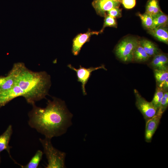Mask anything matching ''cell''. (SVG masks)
I'll return each instance as SVG.
<instances>
[{
  "label": "cell",
  "instance_id": "5bb4252c",
  "mask_svg": "<svg viewBox=\"0 0 168 168\" xmlns=\"http://www.w3.org/2000/svg\"><path fill=\"white\" fill-rule=\"evenodd\" d=\"M15 84V76L11 70L7 76L0 77V92L12 88Z\"/></svg>",
  "mask_w": 168,
  "mask_h": 168
},
{
  "label": "cell",
  "instance_id": "9c48e42d",
  "mask_svg": "<svg viewBox=\"0 0 168 168\" xmlns=\"http://www.w3.org/2000/svg\"><path fill=\"white\" fill-rule=\"evenodd\" d=\"M23 96V91L16 84L8 90L0 92V108L15 98Z\"/></svg>",
  "mask_w": 168,
  "mask_h": 168
},
{
  "label": "cell",
  "instance_id": "6da1fadb",
  "mask_svg": "<svg viewBox=\"0 0 168 168\" xmlns=\"http://www.w3.org/2000/svg\"><path fill=\"white\" fill-rule=\"evenodd\" d=\"M32 105L28 114V124L45 138L51 139L60 136L72 125V114L61 99L53 97L52 100H48L44 108L37 106L35 103Z\"/></svg>",
  "mask_w": 168,
  "mask_h": 168
},
{
  "label": "cell",
  "instance_id": "44dd1931",
  "mask_svg": "<svg viewBox=\"0 0 168 168\" xmlns=\"http://www.w3.org/2000/svg\"><path fill=\"white\" fill-rule=\"evenodd\" d=\"M140 17L143 26L148 30L152 29L153 17L151 15L146 13L141 14L139 13Z\"/></svg>",
  "mask_w": 168,
  "mask_h": 168
},
{
  "label": "cell",
  "instance_id": "277c9868",
  "mask_svg": "<svg viewBox=\"0 0 168 168\" xmlns=\"http://www.w3.org/2000/svg\"><path fill=\"white\" fill-rule=\"evenodd\" d=\"M139 42L137 38L132 37H127L123 39L115 48L116 57L124 63L132 62L133 54Z\"/></svg>",
  "mask_w": 168,
  "mask_h": 168
},
{
  "label": "cell",
  "instance_id": "83f0119b",
  "mask_svg": "<svg viewBox=\"0 0 168 168\" xmlns=\"http://www.w3.org/2000/svg\"><path fill=\"white\" fill-rule=\"evenodd\" d=\"M111 0L114 1V2H120L121 3V1H122V0Z\"/></svg>",
  "mask_w": 168,
  "mask_h": 168
},
{
  "label": "cell",
  "instance_id": "603a6c76",
  "mask_svg": "<svg viewBox=\"0 0 168 168\" xmlns=\"http://www.w3.org/2000/svg\"><path fill=\"white\" fill-rule=\"evenodd\" d=\"M115 18L109 15H106L105 16L103 27L99 33L102 32L106 27L109 26L116 28L117 27V23Z\"/></svg>",
  "mask_w": 168,
  "mask_h": 168
},
{
  "label": "cell",
  "instance_id": "2e32d148",
  "mask_svg": "<svg viewBox=\"0 0 168 168\" xmlns=\"http://www.w3.org/2000/svg\"><path fill=\"white\" fill-rule=\"evenodd\" d=\"M150 57L147 54L143 48L139 44L135 48L133 55V61L138 63L147 61Z\"/></svg>",
  "mask_w": 168,
  "mask_h": 168
},
{
  "label": "cell",
  "instance_id": "4fadbf2b",
  "mask_svg": "<svg viewBox=\"0 0 168 168\" xmlns=\"http://www.w3.org/2000/svg\"><path fill=\"white\" fill-rule=\"evenodd\" d=\"M148 33L159 41L168 44V30L167 26H160L148 30Z\"/></svg>",
  "mask_w": 168,
  "mask_h": 168
},
{
  "label": "cell",
  "instance_id": "ffe728a7",
  "mask_svg": "<svg viewBox=\"0 0 168 168\" xmlns=\"http://www.w3.org/2000/svg\"><path fill=\"white\" fill-rule=\"evenodd\" d=\"M165 91L161 88L156 86V89L152 100L151 101L158 111Z\"/></svg>",
  "mask_w": 168,
  "mask_h": 168
},
{
  "label": "cell",
  "instance_id": "e0dca14e",
  "mask_svg": "<svg viewBox=\"0 0 168 168\" xmlns=\"http://www.w3.org/2000/svg\"><path fill=\"white\" fill-rule=\"evenodd\" d=\"M152 29L160 26H167L168 17L162 11L152 16Z\"/></svg>",
  "mask_w": 168,
  "mask_h": 168
},
{
  "label": "cell",
  "instance_id": "d4e9b609",
  "mask_svg": "<svg viewBox=\"0 0 168 168\" xmlns=\"http://www.w3.org/2000/svg\"><path fill=\"white\" fill-rule=\"evenodd\" d=\"M107 14L115 18H119L122 16V10L119 7H114L108 11Z\"/></svg>",
  "mask_w": 168,
  "mask_h": 168
},
{
  "label": "cell",
  "instance_id": "30bf717a",
  "mask_svg": "<svg viewBox=\"0 0 168 168\" xmlns=\"http://www.w3.org/2000/svg\"><path fill=\"white\" fill-rule=\"evenodd\" d=\"M162 115L156 114L146 121L145 138L146 142H150L160 123Z\"/></svg>",
  "mask_w": 168,
  "mask_h": 168
},
{
  "label": "cell",
  "instance_id": "3957f363",
  "mask_svg": "<svg viewBox=\"0 0 168 168\" xmlns=\"http://www.w3.org/2000/svg\"><path fill=\"white\" fill-rule=\"evenodd\" d=\"M51 139L45 138H40L39 140L44 149V153L45 155L48 163L46 168H64L65 165V158L66 154L53 147Z\"/></svg>",
  "mask_w": 168,
  "mask_h": 168
},
{
  "label": "cell",
  "instance_id": "8992f818",
  "mask_svg": "<svg viewBox=\"0 0 168 168\" xmlns=\"http://www.w3.org/2000/svg\"><path fill=\"white\" fill-rule=\"evenodd\" d=\"M68 67L71 69L75 71L76 72L77 81L82 83V90L84 95H86L85 88V85L91 77L92 72L100 69L107 70L104 65L96 67H91L88 68H86L80 65L79 68L78 69L76 68L70 64H68Z\"/></svg>",
  "mask_w": 168,
  "mask_h": 168
},
{
  "label": "cell",
  "instance_id": "7402d4cb",
  "mask_svg": "<svg viewBox=\"0 0 168 168\" xmlns=\"http://www.w3.org/2000/svg\"><path fill=\"white\" fill-rule=\"evenodd\" d=\"M156 85H158L168 77V70L154 69Z\"/></svg>",
  "mask_w": 168,
  "mask_h": 168
},
{
  "label": "cell",
  "instance_id": "9a60e30c",
  "mask_svg": "<svg viewBox=\"0 0 168 168\" xmlns=\"http://www.w3.org/2000/svg\"><path fill=\"white\" fill-rule=\"evenodd\" d=\"M139 43L150 57L160 52L157 46L149 40L143 39L139 40Z\"/></svg>",
  "mask_w": 168,
  "mask_h": 168
},
{
  "label": "cell",
  "instance_id": "f1b7e54d",
  "mask_svg": "<svg viewBox=\"0 0 168 168\" xmlns=\"http://www.w3.org/2000/svg\"><path fill=\"white\" fill-rule=\"evenodd\" d=\"M1 162V157H0V164Z\"/></svg>",
  "mask_w": 168,
  "mask_h": 168
},
{
  "label": "cell",
  "instance_id": "4316f807",
  "mask_svg": "<svg viewBox=\"0 0 168 168\" xmlns=\"http://www.w3.org/2000/svg\"><path fill=\"white\" fill-rule=\"evenodd\" d=\"M157 86L162 88L165 91H167L168 89V77L164 81L158 85H157Z\"/></svg>",
  "mask_w": 168,
  "mask_h": 168
},
{
  "label": "cell",
  "instance_id": "52a82bcc",
  "mask_svg": "<svg viewBox=\"0 0 168 168\" xmlns=\"http://www.w3.org/2000/svg\"><path fill=\"white\" fill-rule=\"evenodd\" d=\"M99 33V32L91 31L89 29L85 33L78 35L73 40L72 52L73 55H77L78 54L83 44L89 41L91 36Z\"/></svg>",
  "mask_w": 168,
  "mask_h": 168
},
{
  "label": "cell",
  "instance_id": "ac0fdd59",
  "mask_svg": "<svg viewBox=\"0 0 168 168\" xmlns=\"http://www.w3.org/2000/svg\"><path fill=\"white\" fill-rule=\"evenodd\" d=\"M161 12L157 0H149L147 3L145 13L153 16Z\"/></svg>",
  "mask_w": 168,
  "mask_h": 168
},
{
  "label": "cell",
  "instance_id": "7a4b0ae2",
  "mask_svg": "<svg viewBox=\"0 0 168 168\" xmlns=\"http://www.w3.org/2000/svg\"><path fill=\"white\" fill-rule=\"evenodd\" d=\"M11 70L15 76V84L23 91V97L28 103L32 105L48 94L51 80L46 72H33L22 62L14 63Z\"/></svg>",
  "mask_w": 168,
  "mask_h": 168
},
{
  "label": "cell",
  "instance_id": "7c38bea8",
  "mask_svg": "<svg viewBox=\"0 0 168 168\" xmlns=\"http://www.w3.org/2000/svg\"><path fill=\"white\" fill-rule=\"evenodd\" d=\"M153 57L149 65L153 70H168V58L166 54L159 52Z\"/></svg>",
  "mask_w": 168,
  "mask_h": 168
},
{
  "label": "cell",
  "instance_id": "8fae6325",
  "mask_svg": "<svg viewBox=\"0 0 168 168\" xmlns=\"http://www.w3.org/2000/svg\"><path fill=\"white\" fill-rule=\"evenodd\" d=\"M12 126L10 125L5 131L0 135V153L3 150H6L8 153L10 157L14 161L18 164L12 157L10 153V149L12 147L9 145V142L12 133Z\"/></svg>",
  "mask_w": 168,
  "mask_h": 168
},
{
  "label": "cell",
  "instance_id": "484cf974",
  "mask_svg": "<svg viewBox=\"0 0 168 168\" xmlns=\"http://www.w3.org/2000/svg\"><path fill=\"white\" fill-rule=\"evenodd\" d=\"M124 7L130 9L134 7L136 4V0H122L121 2Z\"/></svg>",
  "mask_w": 168,
  "mask_h": 168
},
{
  "label": "cell",
  "instance_id": "ba28073f",
  "mask_svg": "<svg viewBox=\"0 0 168 168\" xmlns=\"http://www.w3.org/2000/svg\"><path fill=\"white\" fill-rule=\"evenodd\" d=\"M120 3L111 0H94L93 5L97 14L105 17L106 12L113 7H119Z\"/></svg>",
  "mask_w": 168,
  "mask_h": 168
},
{
  "label": "cell",
  "instance_id": "cb8c5ba5",
  "mask_svg": "<svg viewBox=\"0 0 168 168\" xmlns=\"http://www.w3.org/2000/svg\"><path fill=\"white\" fill-rule=\"evenodd\" d=\"M168 106V91L164 92L163 96L161 102L160 107L157 113L162 115L163 113L166 109Z\"/></svg>",
  "mask_w": 168,
  "mask_h": 168
},
{
  "label": "cell",
  "instance_id": "d6986e66",
  "mask_svg": "<svg viewBox=\"0 0 168 168\" xmlns=\"http://www.w3.org/2000/svg\"><path fill=\"white\" fill-rule=\"evenodd\" d=\"M43 155V152L38 150L29 162L25 166H21L22 168H37L42 159Z\"/></svg>",
  "mask_w": 168,
  "mask_h": 168
},
{
  "label": "cell",
  "instance_id": "5b68a950",
  "mask_svg": "<svg viewBox=\"0 0 168 168\" xmlns=\"http://www.w3.org/2000/svg\"><path fill=\"white\" fill-rule=\"evenodd\" d=\"M136 98L135 105L142 114L146 122L157 113V110L151 102L147 101L136 89L134 90Z\"/></svg>",
  "mask_w": 168,
  "mask_h": 168
}]
</instances>
